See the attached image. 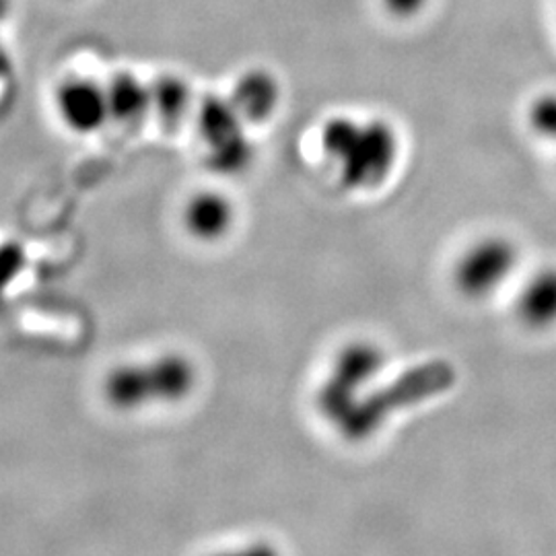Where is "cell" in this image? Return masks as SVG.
Listing matches in <instances>:
<instances>
[{"label":"cell","instance_id":"obj_1","mask_svg":"<svg viewBox=\"0 0 556 556\" xmlns=\"http://www.w3.org/2000/svg\"><path fill=\"white\" fill-rule=\"evenodd\" d=\"M319 147L338 186L353 194H371L396 176L402 140L383 118L332 116L319 132Z\"/></svg>","mask_w":556,"mask_h":556},{"label":"cell","instance_id":"obj_2","mask_svg":"<svg viewBox=\"0 0 556 556\" xmlns=\"http://www.w3.org/2000/svg\"><path fill=\"white\" fill-rule=\"evenodd\" d=\"M456 383V365L450 358H427L400 374L388 371L365 390L334 431L349 443L369 441L379 435L392 418L450 394Z\"/></svg>","mask_w":556,"mask_h":556},{"label":"cell","instance_id":"obj_3","mask_svg":"<svg viewBox=\"0 0 556 556\" xmlns=\"http://www.w3.org/2000/svg\"><path fill=\"white\" fill-rule=\"evenodd\" d=\"M390 371V355L371 338H353L342 344L319 383L316 406L321 418L337 429L369 386Z\"/></svg>","mask_w":556,"mask_h":556},{"label":"cell","instance_id":"obj_4","mask_svg":"<svg viewBox=\"0 0 556 556\" xmlns=\"http://www.w3.org/2000/svg\"><path fill=\"white\" fill-rule=\"evenodd\" d=\"M521 252L514 239L486 233L462 248L452 266V282L468 301H489L516 282Z\"/></svg>","mask_w":556,"mask_h":556},{"label":"cell","instance_id":"obj_5","mask_svg":"<svg viewBox=\"0 0 556 556\" xmlns=\"http://www.w3.org/2000/svg\"><path fill=\"white\" fill-rule=\"evenodd\" d=\"M56 112L62 124L75 135H93L103 128L108 119H112L105 85L80 77L60 85Z\"/></svg>","mask_w":556,"mask_h":556},{"label":"cell","instance_id":"obj_6","mask_svg":"<svg viewBox=\"0 0 556 556\" xmlns=\"http://www.w3.org/2000/svg\"><path fill=\"white\" fill-rule=\"evenodd\" d=\"M238 219L236 202L220 190H200L186 200L181 225L190 238L202 243H217L227 238Z\"/></svg>","mask_w":556,"mask_h":556},{"label":"cell","instance_id":"obj_7","mask_svg":"<svg viewBox=\"0 0 556 556\" xmlns=\"http://www.w3.org/2000/svg\"><path fill=\"white\" fill-rule=\"evenodd\" d=\"M516 318L534 332L556 328V264H546L519 280L516 295Z\"/></svg>","mask_w":556,"mask_h":556},{"label":"cell","instance_id":"obj_8","mask_svg":"<svg viewBox=\"0 0 556 556\" xmlns=\"http://www.w3.org/2000/svg\"><path fill=\"white\" fill-rule=\"evenodd\" d=\"M282 100L280 83L264 68H252L243 73L231 91V101L238 108L245 124H264L277 114Z\"/></svg>","mask_w":556,"mask_h":556},{"label":"cell","instance_id":"obj_9","mask_svg":"<svg viewBox=\"0 0 556 556\" xmlns=\"http://www.w3.org/2000/svg\"><path fill=\"white\" fill-rule=\"evenodd\" d=\"M149 378L153 388V400L161 404H179L199 386V369L194 361L181 353H161L147 361Z\"/></svg>","mask_w":556,"mask_h":556},{"label":"cell","instance_id":"obj_10","mask_svg":"<svg viewBox=\"0 0 556 556\" xmlns=\"http://www.w3.org/2000/svg\"><path fill=\"white\" fill-rule=\"evenodd\" d=\"M103 397L118 413H139L153 400L147 363H119L103 378Z\"/></svg>","mask_w":556,"mask_h":556},{"label":"cell","instance_id":"obj_11","mask_svg":"<svg viewBox=\"0 0 556 556\" xmlns=\"http://www.w3.org/2000/svg\"><path fill=\"white\" fill-rule=\"evenodd\" d=\"M110 116L122 124H139L153 112L151 85H144L130 73H118L105 85Z\"/></svg>","mask_w":556,"mask_h":556},{"label":"cell","instance_id":"obj_12","mask_svg":"<svg viewBox=\"0 0 556 556\" xmlns=\"http://www.w3.org/2000/svg\"><path fill=\"white\" fill-rule=\"evenodd\" d=\"M243 118L239 116L236 103L231 98L220 96H204L197 110V128L200 139L204 140L206 147L219 144L225 140L236 139L245 132Z\"/></svg>","mask_w":556,"mask_h":556},{"label":"cell","instance_id":"obj_13","mask_svg":"<svg viewBox=\"0 0 556 556\" xmlns=\"http://www.w3.org/2000/svg\"><path fill=\"white\" fill-rule=\"evenodd\" d=\"M153 112L167 126H176L192 110V89L178 75H163L151 83Z\"/></svg>","mask_w":556,"mask_h":556},{"label":"cell","instance_id":"obj_14","mask_svg":"<svg viewBox=\"0 0 556 556\" xmlns=\"http://www.w3.org/2000/svg\"><path fill=\"white\" fill-rule=\"evenodd\" d=\"M206 165L211 172L219 176H241L245 174L256 160L254 142L248 139V135H239L236 139L225 140L219 144L206 147Z\"/></svg>","mask_w":556,"mask_h":556},{"label":"cell","instance_id":"obj_15","mask_svg":"<svg viewBox=\"0 0 556 556\" xmlns=\"http://www.w3.org/2000/svg\"><path fill=\"white\" fill-rule=\"evenodd\" d=\"M526 119L534 137L556 144V91L534 98L526 112Z\"/></svg>","mask_w":556,"mask_h":556},{"label":"cell","instance_id":"obj_16","mask_svg":"<svg viewBox=\"0 0 556 556\" xmlns=\"http://www.w3.org/2000/svg\"><path fill=\"white\" fill-rule=\"evenodd\" d=\"M381 2H383L386 11L397 20H413L420 15L429 4V0H381Z\"/></svg>","mask_w":556,"mask_h":556},{"label":"cell","instance_id":"obj_17","mask_svg":"<svg viewBox=\"0 0 556 556\" xmlns=\"http://www.w3.org/2000/svg\"><path fill=\"white\" fill-rule=\"evenodd\" d=\"M7 68H9V56H7V50L0 43V75H4Z\"/></svg>","mask_w":556,"mask_h":556},{"label":"cell","instance_id":"obj_18","mask_svg":"<svg viewBox=\"0 0 556 556\" xmlns=\"http://www.w3.org/2000/svg\"><path fill=\"white\" fill-rule=\"evenodd\" d=\"M9 9H11V0H0V21L9 15Z\"/></svg>","mask_w":556,"mask_h":556}]
</instances>
